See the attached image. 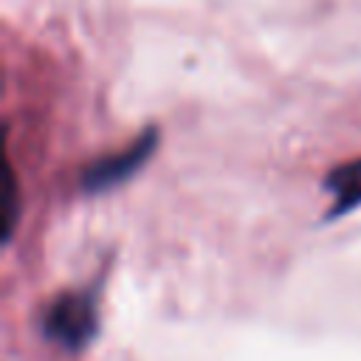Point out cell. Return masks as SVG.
I'll list each match as a JSON object with an SVG mask.
<instances>
[{"instance_id": "6da1fadb", "label": "cell", "mask_w": 361, "mask_h": 361, "mask_svg": "<svg viewBox=\"0 0 361 361\" xmlns=\"http://www.w3.org/2000/svg\"><path fill=\"white\" fill-rule=\"evenodd\" d=\"M96 305L85 293H62L56 296L42 319V330L51 341L65 350H82L96 336Z\"/></svg>"}, {"instance_id": "7a4b0ae2", "label": "cell", "mask_w": 361, "mask_h": 361, "mask_svg": "<svg viewBox=\"0 0 361 361\" xmlns=\"http://www.w3.org/2000/svg\"><path fill=\"white\" fill-rule=\"evenodd\" d=\"M155 144H158V133H155V130H147V133H144L138 141H133L127 149L113 152V155H104L102 161L90 164V166L85 169V175H82V186H85L87 192H102V189H110V186L127 180V178L135 175L138 166L152 155Z\"/></svg>"}, {"instance_id": "3957f363", "label": "cell", "mask_w": 361, "mask_h": 361, "mask_svg": "<svg viewBox=\"0 0 361 361\" xmlns=\"http://www.w3.org/2000/svg\"><path fill=\"white\" fill-rule=\"evenodd\" d=\"M324 186L333 195V206H330L327 217H341L350 209L361 206V158H353L347 164H338L327 175Z\"/></svg>"}, {"instance_id": "277c9868", "label": "cell", "mask_w": 361, "mask_h": 361, "mask_svg": "<svg viewBox=\"0 0 361 361\" xmlns=\"http://www.w3.org/2000/svg\"><path fill=\"white\" fill-rule=\"evenodd\" d=\"M14 217H17V180H14V172L11 166L6 164V206H3V234L8 240L11 228H14Z\"/></svg>"}]
</instances>
